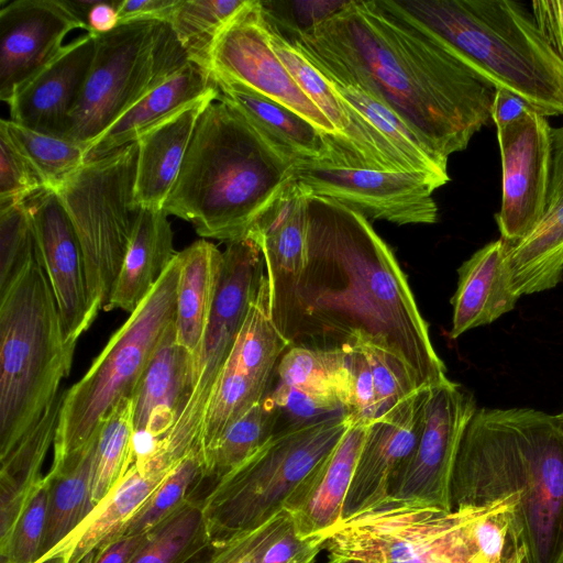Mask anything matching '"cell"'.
<instances>
[{
  "label": "cell",
  "instance_id": "cell-38",
  "mask_svg": "<svg viewBox=\"0 0 563 563\" xmlns=\"http://www.w3.org/2000/svg\"><path fill=\"white\" fill-rule=\"evenodd\" d=\"M0 132L31 164L44 189L56 190L86 163L87 146L73 140L40 133L10 119L1 120Z\"/></svg>",
  "mask_w": 563,
  "mask_h": 563
},
{
  "label": "cell",
  "instance_id": "cell-27",
  "mask_svg": "<svg viewBox=\"0 0 563 563\" xmlns=\"http://www.w3.org/2000/svg\"><path fill=\"white\" fill-rule=\"evenodd\" d=\"M508 250L509 245L499 238L457 268V287L451 298V339L489 324L515 308L520 296L514 289Z\"/></svg>",
  "mask_w": 563,
  "mask_h": 563
},
{
  "label": "cell",
  "instance_id": "cell-30",
  "mask_svg": "<svg viewBox=\"0 0 563 563\" xmlns=\"http://www.w3.org/2000/svg\"><path fill=\"white\" fill-rule=\"evenodd\" d=\"M164 210L142 209L113 291L104 310L132 313L164 275L178 252Z\"/></svg>",
  "mask_w": 563,
  "mask_h": 563
},
{
  "label": "cell",
  "instance_id": "cell-40",
  "mask_svg": "<svg viewBox=\"0 0 563 563\" xmlns=\"http://www.w3.org/2000/svg\"><path fill=\"white\" fill-rule=\"evenodd\" d=\"M247 0H180L168 24L189 59L208 70L210 49Z\"/></svg>",
  "mask_w": 563,
  "mask_h": 563
},
{
  "label": "cell",
  "instance_id": "cell-60",
  "mask_svg": "<svg viewBox=\"0 0 563 563\" xmlns=\"http://www.w3.org/2000/svg\"><path fill=\"white\" fill-rule=\"evenodd\" d=\"M324 544L313 545L306 551L299 553L288 563H314L316 558Z\"/></svg>",
  "mask_w": 563,
  "mask_h": 563
},
{
  "label": "cell",
  "instance_id": "cell-41",
  "mask_svg": "<svg viewBox=\"0 0 563 563\" xmlns=\"http://www.w3.org/2000/svg\"><path fill=\"white\" fill-rule=\"evenodd\" d=\"M266 390L267 387L227 363L212 391L202 421L197 443L199 455L201 456L230 424L261 401Z\"/></svg>",
  "mask_w": 563,
  "mask_h": 563
},
{
  "label": "cell",
  "instance_id": "cell-19",
  "mask_svg": "<svg viewBox=\"0 0 563 563\" xmlns=\"http://www.w3.org/2000/svg\"><path fill=\"white\" fill-rule=\"evenodd\" d=\"M429 388L418 389L368 426L343 504L341 521L367 510L389 496L396 473L419 439Z\"/></svg>",
  "mask_w": 563,
  "mask_h": 563
},
{
  "label": "cell",
  "instance_id": "cell-53",
  "mask_svg": "<svg viewBox=\"0 0 563 563\" xmlns=\"http://www.w3.org/2000/svg\"><path fill=\"white\" fill-rule=\"evenodd\" d=\"M531 12L547 41L563 59V0L532 1Z\"/></svg>",
  "mask_w": 563,
  "mask_h": 563
},
{
  "label": "cell",
  "instance_id": "cell-35",
  "mask_svg": "<svg viewBox=\"0 0 563 563\" xmlns=\"http://www.w3.org/2000/svg\"><path fill=\"white\" fill-rule=\"evenodd\" d=\"M97 440L98 435L74 466L51 481L47 519L38 559L66 539L92 510L90 494Z\"/></svg>",
  "mask_w": 563,
  "mask_h": 563
},
{
  "label": "cell",
  "instance_id": "cell-23",
  "mask_svg": "<svg viewBox=\"0 0 563 563\" xmlns=\"http://www.w3.org/2000/svg\"><path fill=\"white\" fill-rule=\"evenodd\" d=\"M227 102L274 148L296 162L342 166L335 143L289 108L233 80L213 78Z\"/></svg>",
  "mask_w": 563,
  "mask_h": 563
},
{
  "label": "cell",
  "instance_id": "cell-29",
  "mask_svg": "<svg viewBox=\"0 0 563 563\" xmlns=\"http://www.w3.org/2000/svg\"><path fill=\"white\" fill-rule=\"evenodd\" d=\"M64 396L60 390L33 428L0 457V552L8 547L25 507L44 482L42 466L54 444Z\"/></svg>",
  "mask_w": 563,
  "mask_h": 563
},
{
  "label": "cell",
  "instance_id": "cell-50",
  "mask_svg": "<svg viewBox=\"0 0 563 563\" xmlns=\"http://www.w3.org/2000/svg\"><path fill=\"white\" fill-rule=\"evenodd\" d=\"M268 399L280 415L284 412L290 421L287 426L302 424L345 413L335 396L310 391L282 383L268 396Z\"/></svg>",
  "mask_w": 563,
  "mask_h": 563
},
{
  "label": "cell",
  "instance_id": "cell-59",
  "mask_svg": "<svg viewBox=\"0 0 563 563\" xmlns=\"http://www.w3.org/2000/svg\"><path fill=\"white\" fill-rule=\"evenodd\" d=\"M210 547L211 541L205 534L177 563H201Z\"/></svg>",
  "mask_w": 563,
  "mask_h": 563
},
{
  "label": "cell",
  "instance_id": "cell-55",
  "mask_svg": "<svg viewBox=\"0 0 563 563\" xmlns=\"http://www.w3.org/2000/svg\"><path fill=\"white\" fill-rule=\"evenodd\" d=\"M529 110H533L522 98L506 89H496L490 107V119L496 126L508 124Z\"/></svg>",
  "mask_w": 563,
  "mask_h": 563
},
{
  "label": "cell",
  "instance_id": "cell-37",
  "mask_svg": "<svg viewBox=\"0 0 563 563\" xmlns=\"http://www.w3.org/2000/svg\"><path fill=\"white\" fill-rule=\"evenodd\" d=\"M278 416L265 395L203 452L200 479L212 478L214 483L250 457L274 434Z\"/></svg>",
  "mask_w": 563,
  "mask_h": 563
},
{
  "label": "cell",
  "instance_id": "cell-32",
  "mask_svg": "<svg viewBox=\"0 0 563 563\" xmlns=\"http://www.w3.org/2000/svg\"><path fill=\"white\" fill-rule=\"evenodd\" d=\"M325 77L339 95L407 161L413 172L424 174L439 188L448 184V158L439 155L390 107L357 86Z\"/></svg>",
  "mask_w": 563,
  "mask_h": 563
},
{
  "label": "cell",
  "instance_id": "cell-42",
  "mask_svg": "<svg viewBox=\"0 0 563 563\" xmlns=\"http://www.w3.org/2000/svg\"><path fill=\"white\" fill-rule=\"evenodd\" d=\"M516 504V496H508L489 505L473 523L478 563H527V547Z\"/></svg>",
  "mask_w": 563,
  "mask_h": 563
},
{
  "label": "cell",
  "instance_id": "cell-51",
  "mask_svg": "<svg viewBox=\"0 0 563 563\" xmlns=\"http://www.w3.org/2000/svg\"><path fill=\"white\" fill-rule=\"evenodd\" d=\"M349 369L345 413L371 424L378 417V402L368 361L358 345H344Z\"/></svg>",
  "mask_w": 563,
  "mask_h": 563
},
{
  "label": "cell",
  "instance_id": "cell-7",
  "mask_svg": "<svg viewBox=\"0 0 563 563\" xmlns=\"http://www.w3.org/2000/svg\"><path fill=\"white\" fill-rule=\"evenodd\" d=\"M178 254L164 275L112 334L90 368L65 391L54 440L49 481L74 466L97 438L103 418L133 397L167 327L175 320Z\"/></svg>",
  "mask_w": 563,
  "mask_h": 563
},
{
  "label": "cell",
  "instance_id": "cell-57",
  "mask_svg": "<svg viewBox=\"0 0 563 563\" xmlns=\"http://www.w3.org/2000/svg\"><path fill=\"white\" fill-rule=\"evenodd\" d=\"M552 168L547 210L563 200V125L551 129Z\"/></svg>",
  "mask_w": 563,
  "mask_h": 563
},
{
  "label": "cell",
  "instance_id": "cell-49",
  "mask_svg": "<svg viewBox=\"0 0 563 563\" xmlns=\"http://www.w3.org/2000/svg\"><path fill=\"white\" fill-rule=\"evenodd\" d=\"M42 189L34 168L0 132V209L23 203Z\"/></svg>",
  "mask_w": 563,
  "mask_h": 563
},
{
  "label": "cell",
  "instance_id": "cell-25",
  "mask_svg": "<svg viewBox=\"0 0 563 563\" xmlns=\"http://www.w3.org/2000/svg\"><path fill=\"white\" fill-rule=\"evenodd\" d=\"M218 96L219 90L216 88L153 125L139 137L134 197L140 208L163 210L179 175L197 123Z\"/></svg>",
  "mask_w": 563,
  "mask_h": 563
},
{
  "label": "cell",
  "instance_id": "cell-22",
  "mask_svg": "<svg viewBox=\"0 0 563 563\" xmlns=\"http://www.w3.org/2000/svg\"><path fill=\"white\" fill-rule=\"evenodd\" d=\"M195 356L167 327L133 395L135 437L156 443L183 413L192 391Z\"/></svg>",
  "mask_w": 563,
  "mask_h": 563
},
{
  "label": "cell",
  "instance_id": "cell-26",
  "mask_svg": "<svg viewBox=\"0 0 563 563\" xmlns=\"http://www.w3.org/2000/svg\"><path fill=\"white\" fill-rule=\"evenodd\" d=\"M260 245L274 320L294 291L307 262L306 195L296 180L249 234Z\"/></svg>",
  "mask_w": 563,
  "mask_h": 563
},
{
  "label": "cell",
  "instance_id": "cell-20",
  "mask_svg": "<svg viewBox=\"0 0 563 563\" xmlns=\"http://www.w3.org/2000/svg\"><path fill=\"white\" fill-rule=\"evenodd\" d=\"M95 49L96 35L91 33L64 45L7 103L10 120L40 133L64 137Z\"/></svg>",
  "mask_w": 563,
  "mask_h": 563
},
{
  "label": "cell",
  "instance_id": "cell-6",
  "mask_svg": "<svg viewBox=\"0 0 563 563\" xmlns=\"http://www.w3.org/2000/svg\"><path fill=\"white\" fill-rule=\"evenodd\" d=\"M40 254L0 297V457L41 419L71 368Z\"/></svg>",
  "mask_w": 563,
  "mask_h": 563
},
{
  "label": "cell",
  "instance_id": "cell-28",
  "mask_svg": "<svg viewBox=\"0 0 563 563\" xmlns=\"http://www.w3.org/2000/svg\"><path fill=\"white\" fill-rule=\"evenodd\" d=\"M216 88L210 73L189 60L92 140L86 147V162L136 142L153 125Z\"/></svg>",
  "mask_w": 563,
  "mask_h": 563
},
{
  "label": "cell",
  "instance_id": "cell-52",
  "mask_svg": "<svg viewBox=\"0 0 563 563\" xmlns=\"http://www.w3.org/2000/svg\"><path fill=\"white\" fill-rule=\"evenodd\" d=\"M327 539L322 537L300 538L295 528L292 520L267 545L262 563H288L299 553L307 549L324 544Z\"/></svg>",
  "mask_w": 563,
  "mask_h": 563
},
{
  "label": "cell",
  "instance_id": "cell-12",
  "mask_svg": "<svg viewBox=\"0 0 563 563\" xmlns=\"http://www.w3.org/2000/svg\"><path fill=\"white\" fill-rule=\"evenodd\" d=\"M265 274L262 251L256 241L244 239L227 243L211 313L194 364L190 398L174 426L157 442L154 456L168 465L177 463L197 443L206 410Z\"/></svg>",
  "mask_w": 563,
  "mask_h": 563
},
{
  "label": "cell",
  "instance_id": "cell-31",
  "mask_svg": "<svg viewBox=\"0 0 563 563\" xmlns=\"http://www.w3.org/2000/svg\"><path fill=\"white\" fill-rule=\"evenodd\" d=\"M175 330L177 342L197 354L216 299L222 252L201 239L178 252Z\"/></svg>",
  "mask_w": 563,
  "mask_h": 563
},
{
  "label": "cell",
  "instance_id": "cell-15",
  "mask_svg": "<svg viewBox=\"0 0 563 563\" xmlns=\"http://www.w3.org/2000/svg\"><path fill=\"white\" fill-rule=\"evenodd\" d=\"M295 180L305 194L338 201L366 219L398 225L438 221V206L432 192L439 186L421 173L299 162Z\"/></svg>",
  "mask_w": 563,
  "mask_h": 563
},
{
  "label": "cell",
  "instance_id": "cell-34",
  "mask_svg": "<svg viewBox=\"0 0 563 563\" xmlns=\"http://www.w3.org/2000/svg\"><path fill=\"white\" fill-rule=\"evenodd\" d=\"M287 347L289 342L273 317L265 273L227 363L267 387L277 360Z\"/></svg>",
  "mask_w": 563,
  "mask_h": 563
},
{
  "label": "cell",
  "instance_id": "cell-4",
  "mask_svg": "<svg viewBox=\"0 0 563 563\" xmlns=\"http://www.w3.org/2000/svg\"><path fill=\"white\" fill-rule=\"evenodd\" d=\"M297 163L217 99L197 123L163 210L201 238L244 239L295 181Z\"/></svg>",
  "mask_w": 563,
  "mask_h": 563
},
{
  "label": "cell",
  "instance_id": "cell-18",
  "mask_svg": "<svg viewBox=\"0 0 563 563\" xmlns=\"http://www.w3.org/2000/svg\"><path fill=\"white\" fill-rule=\"evenodd\" d=\"M86 31L65 0H14L0 9V98L8 103L63 48L66 35Z\"/></svg>",
  "mask_w": 563,
  "mask_h": 563
},
{
  "label": "cell",
  "instance_id": "cell-63",
  "mask_svg": "<svg viewBox=\"0 0 563 563\" xmlns=\"http://www.w3.org/2000/svg\"><path fill=\"white\" fill-rule=\"evenodd\" d=\"M561 563H563V559H562Z\"/></svg>",
  "mask_w": 563,
  "mask_h": 563
},
{
  "label": "cell",
  "instance_id": "cell-5",
  "mask_svg": "<svg viewBox=\"0 0 563 563\" xmlns=\"http://www.w3.org/2000/svg\"><path fill=\"white\" fill-rule=\"evenodd\" d=\"M479 78L543 117L563 114V59L515 0H400Z\"/></svg>",
  "mask_w": 563,
  "mask_h": 563
},
{
  "label": "cell",
  "instance_id": "cell-1",
  "mask_svg": "<svg viewBox=\"0 0 563 563\" xmlns=\"http://www.w3.org/2000/svg\"><path fill=\"white\" fill-rule=\"evenodd\" d=\"M306 195L307 262L275 319L291 346H379L419 388L448 379L408 279L394 252L361 213Z\"/></svg>",
  "mask_w": 563,
  "mask_h": 563
},
{
  "label": "cell",
  "instance_id": "cell-24",
  "mask_svg": "<svg viewBox=\"0 0 563 563\" xmlns=\"http://www.w3.org/2000/svg\"><path fill=\"white\" fill-rule=\"evenodd\" d=\"M368 426L352 419L335 448L290 501L286 510L291 515L294 528L300 538L328 539L341 522L343 504Z\"/></svg>",
  "mask_w": 563,
  "mask_h": 563
},
{
  "label": "cell",
  "instance_id": "cell-54",
  "mask_svg": "<svg viewBox=\"0 0 563 563\" xmlns=\"http://www.w3.org/2000/svg\"><path fill=\"white\" fill-rule=\"evenodd\" d=\"M180 0H118L119 25L141 22H167Z\"/></svg>",
  "mask_w": 563,
  "mask_h": 563
},
{
  "label": "cell",
  "instance_id": "cell-36",
  "mask_svg": "<svg viewBox=\"0 0 563 563\" xmlns=\"http://www.w3.org/2000/svg\"><path fill=\"white\" fill-rule=\"evenodd\" d=\"M135 462L133 397L120 400L103 418L96 448L90 505L97 507Z\"/></svg>",
  "mask_w": 563,
  "mask_h": 563
},
{
  "label": "cell",
  "instance_id": "cell-8",
  "mask_svg": "<svg viewBox=\"0 0 563 563\" xmlns=\"http://www.w3.org/2000/svg\"><path fill=\"white\" fill-rule=\"evenodd\" d=\"M351 422V416L341 413L275 431L199 501L208 539L219 541L256 528L286 510Z\"/></svg>",
  "mask_w": 563,
  "mask_h": 563
},
{
  "label": "cell",
  "instance_id": "cell-16",
  "mask_svg": "<svg viewBox=\"0 0 563 563\" xmlns=\"http://www.w3.org/2000/svg\"><path fill=\"white\" fill-rule=\"evenodd\" d=\"M497 129L501 161V203L495 220L509 246L525 239L547 210L552 168L551 126L529 110Z\"/></svg>",
  "mask_w": 563,
  "mask_h": 563
},
{
  "label": "cell",
  "instance_id": "cell-62",
  "mask_svg": "<svg viewBox=\"0 0 563 563\" xmlns=\"http://www.w3.org/2000/svg\"><path fill=\"white\" fill-rule=\"evenodd\" d=\"M560 416H561V418L563 419V410H562V412L560 413Z\"/></svg>",
  "mask_w": 563,
  "mask_h": 563
},
{
  "label": "cell",
  "instance_id": "cell-9",
  "mask_svg": "<svg viewBox=\"0 0 563 563\" xmlns=\"http://www.w3.org/2000/svg\"><path fill=\"white\" fill-rule=\"evenodd\" d=\"M488 506L444 510L388 496L331 531L327 563H478L472 527Z\"/></svg>",
  "mask_w": 563,
  "mask_h": 563
},
{
  "label": "cell",
  "instance_id": "cell-17",
  "mask_svg": "<svg viewBox=\"0 0 563 563\" xmlns=\"http://www.w3.org/2000/svg\"><path fill=\"white\" fill-rule=\"evenodd\" d=\"M25 206L65 338L77 343L98 314L91 302L79 240L55 191L42 189Z\"/></svg>",
  "mask_w": 563,
  "mask_h": 563
},
{
  "label": "cell",
  "instance_id": "cell-45",
  "mask_svg": "<svg viewBox=\"0 0 563 563\" xmlns=\"http://www.w3.org/2000/svg\"><path fill=\"white\" fill-rule=\"evenodd\" d=\"M37 257V242L25 202L0 209V297Z\"/></svg>",
  "mask_w": 563,
  "mask_h": 563
},
{
  "label": "cell",
  "instance_id": "cell-44",
  "mask_svg": "<svg viewBox=\"0 0 563 563\" xmlns=\"http://www.w3.org/2000/svg\"><path fill=\"white\" fill-rule=\"evenodd\" d=\"M205 533L200 503L189 498L151 531L130 563H177Z\"/></svg>",
  "mask_w": 563,
  "mask_h": 563
},
{
  "label": "cell",
  "instance_id": "cell-46",
  "mask_svg": "<svg viewBox=\"0 0 563 563\" xmlns=\"http://www.w3.org/2000/svg\"><path fill=\"white\" fill-rule=\"evenodd\" d=\"M291 520V515L287 510H283L256 528L212 541L209 552L201 563H262L269 542Z\"/></svg>",
  "mask_w": 563,
  "mask_h": 563
},
{
  "label": "cell",
  "instance_id": "cell-48",
  "mask_svg": "<svg viewBox=\"0 0 563 563\" xmlns=\"http://www.w3.org/2000/svg\"><path fill=\"white\" fill-rule=\"evenodd\" d=\"M52 483L44 476L42 486L20 517L8 547L0 552L1 563H36L45 532Z\"/></svg>",
  "mask_w": 563,
  "mask_h": 563
},
{
  "label": "cell",
  "instance_id": "cell-13",
  "mask_svg": "<svg viewBox=\"0 0 563 563\" xmlns=\"http://www.w3.org/2000/svg\"><path fill=\"white\" fill-rule=\"evenodd\" d=\"M207 68L212 78L242 84L308 120L335 143L345 166L335 129L276 55L261 1L247 0L224 26L210 49Z\"/></svg>",
  "mask_w": 563,
  "mask_h": 563
},
{
  "label": "cell",
  "instance_id": "cell-21",
  "mask_svg": "<svg viewBox=\"0 0 563 563\" xmlns=\"http://www.w3.org/2000/svg\"><path fill=\"white\" fill-rule=\"evenodd\" d=\"M175 464L167 465L155 457L134 462L120 483L85 520L36 563H82L91 553L114 540Z\"/></svg>",
  "mask_w": 563,
  "mask_h": 563
},
{
  "label": "cell",
  "instance_id": "cell-3",
  "mask_svg": "<svg viewBox=\"0 0 563 563\" xmlns=\"http://www.w3.org/2000/svg\"><path fill=\"white\" fill-rule=\"evenodd\" d=\"M516 496L527 563L563 559V419L532 408H477L454 464L452 507Z\"/></svg>",
  "mask_w": 563,
  "mask_h": 563
},
{
  "label": "cell",
  "instance_id": "cell-61",
  "mask_svg": "<svg viewBox=\"0 0 563 563\" xmlns=\"http://www.w3.org/2000/svg\"><path fill=\"white\" fill-rule=\"evenodd\" d=\"M93 555H95V552L91 553L82 563H91Z\"/></svg>",
  "mask_w": 563,
  "mask_h": 563
},
{
  "label": "cell",
  "instance_id": "cell-39",
  "mask_svg": "<svg viewBox=\"0 0 563 563\" xmlns=\"http://www.w3.org/2000/svg\"><path fill=\"white\" fill-rule=\"evenodd\" d=\"M277 374L284 385L335 396L345 411L349 369L343 347L291 346L278 362Z\"/></svg>",
  "mask_w": 563,
  "mask_h": 563
},
{
  "label": "cell",
  "instance_id": "cell-2",
  "mask_svg": "<svg viewBox=\"0 0 563 563\" xmlns=\"http://www.w3.org/2000/svg\"><path fill=\"white\" fill-rule=\"evenodd\" d=\"M284 35L323 75L384 101L444 158L490 120L495 89L395 0L345 1Z\"/></svg>",
  "mask_w": 563,
  "mask_h": 563
},
{
  "label": "cell",
  "instance_id": "cell-56",
  "mask_svg": "<svg viewBox=\"0 0 563 563\" xmlns=\"http://www.w3.org/2000/svg\"><path fill=\"white\" fill-rule=\"evenodd\" d=\"M150 533L111 541L95 553L91 563H130L147 541Z\"/></svg>",
  "mask_w": 563,
  "mask_h": 563
},
{
  "label": "cell",
  "instance_id": "cell-11",
  "mask_svg": "<svg viewBox=\"0 0 563 563\" xmlns=\"http://www.w3.org/2000/svg\"><path fill=\"white\" fill-rule=\"evenodd\" d=\"M137 153L134 142L87 161L53 190L79 240L98 312L109 302L141 211L134 197Z\"/></svg>",
  "mask_w": 563,
  "mask_h": 563
},
{
  "label": "cell",
  "instance_id": "cell-58",
  "mask_svg": "<svg viewBox=\"0 0 563 563\" xmlns=\"http://www.w3.org/2000/svg\"><path fill=\"white\" fill-rule=\"evenodd\" d=\"M118 0L96 1L87 16V33L104 34L119 25Z\"/></svg>",
  "mask_w": 563,
  "mask_h": 563
},
{
  "label": "cell",
  "instance_id": "cell-33",
  "mask_svg": "<svg viewBox=\"0 0 563 563\" xmlns=\"http://www.w3.org/2000/svg\"><path fill=\"white\" fill-rule=\"evenodd\" d=\"M508 263L520 297L549 290L563 280V200L545 211L525 239L509 246Z\"/></svg>",
  "mask_w": 563,
  "mask_h": 563
},
{
  "label": "cell",
  "instance_id": "cell-43",
  "mask_svg": "<svg viewBox=\"0 0 563 563\" xmlns=\"http://www.w3.org/2000/svg\"><path fill=\"white\" fill-rule=\"evenodd\" d=\"M201 476V460L198 451H190L178 460L168 476L120 530L115 539L146 534L185 504L192 485Z\"/></svg>",
  "mask_w": 563,
  "mask_h": 563
},
{
  "label": "cell",
  "instance_id": "cell-10",
  "mask_svg": "<svg viewBox=\"0 0 563 563\" xmlns=\"http://www.w3.org/2000/svg\"><path fill=\"white\" fill-rule=\"evenodd\" d=\"M189 60L167 22L126 23L96 35L93 59L64 137L87 146Z\"/></svg>",
  "mask_w": 563,
  "mask_h": 563
},
{
  "label": "cell",
  "instance_id": "cell-47",
  "mask_svg": "<svg viewBox=\"0 0 563 563\" xmlns=\"http://www.w3.org/2000/svg\"><path fill=\"white\" fill-rule=\"evenodd\" d=\"M353 345H358L368 361L378 402V417L420 389L407 366L390 352L365 342Z\"/></svg>",
  "mask_w": 563,
  "mask_h": 563
},
{
  "label": "cell",
  "instance_id": "cell-14",
  "mask_svg": "<svg viewBox=\"0 0 563 563\" xmlns=\"http://www.w3.org/2000/svg\"><path fill=\"white\" fill-rule=\"evenodd\" d=\"M477 410L473 395L457 383L429 388L419 439L396 473L389 496L452 510L451 483L464 431Z\"/></svg>",
  "mask_w": 563,
  "mask_h": 563
}]
</instances>
